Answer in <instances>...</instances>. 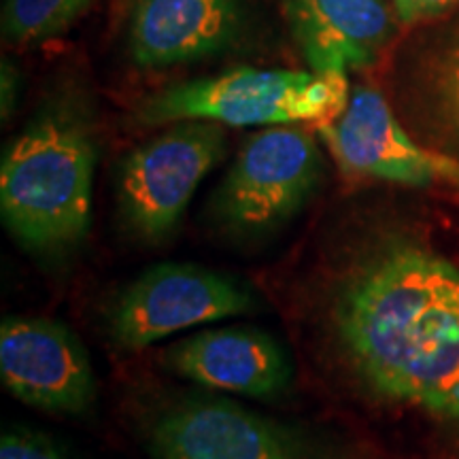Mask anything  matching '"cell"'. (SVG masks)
Here are the masks:
<instances>
[{
  "instance_id": "6da1fadb",
  "label": "cell",
  "mask_w": 459,
  "mask_h": 459,
  "mask_svg": "<svg viewBox=\"0 0 459 459\" xmlns=\"http://www.w3.org/2000/svg\"><path fill=\"white\" fill-rule=\"evenodd\" d=\"M304 347L366 409L459 459V257L412 230L332 221L298 283Z\"/></svg>"
},
{
  "instance_id": "7a4b0ae2",
  "label": "cell",
  "mask_w": 459,
  "mask_h": 459,
  "mask_svg": "<svg viewBox=\"0 0 459 459\" xmlns=\"http://www.w3.org/2000/svg\"><path fill=\"white\" fill-rule=\"evenodd\" d=\"M96 139L79 102L51 100L9 143L0 162V215L17 243L65 257L90 232Z\"/></svg>"
},
{
  "instance_id": "3957f363",
  "label": "cell",
  "mask_w": 459,
  "mask_h": 459,
  "mask_svg": "<svg viewBox=\"0 0 459 459\" xmlns=\"http://www.w3.org/2000/svg\"><path fill=\"white\" fill-rule=\"evenodd\" d=\"M349 99L342 73L238 68L156 91L141 102L136 122L162 126L203 119L237 128L300 122L324 126L341 117Z\"/></svg>"
},
{
  "instance_id": "277c9868",
  "label": "cell",
  "mask_w": 459,
  "mask_h": 459,
  "mask_svg": "<svg viewBox=\"0 0 459 459\" xmlns=\"http://www.w3.org/2000/svg\"><path fill=\"white\" fill-rule=\"evenodd\" d=\"M152 459H364L334 434L213 394L166 400L145 423Z\"/></svg>"
},
{
  "instance_id": "5b68a950",
  "label": "cell",
  "mask_w": 459,
  "mask_h": 459,
  "mask_svg": "<svg viewBox=\"0 0 459 459\" xmlns=\"http://www.w3.org/2000/svg\"><path fill=\"white\" fill-rule=\"evenodd\" d=\"M317 141L296 126H271L243 143L209 200L213 226L230 238H264L302 213L324 179Z\"/></svg>"
},
{
  "instance_id": "8992f818",
  "label": "cell",
  "mask_w": 459,
  "mask_h": 459,
  "mask_svg": "<svg viewBox=\"0 0 459 459\" xmlns=\"http://www.w3.org/2000/svg\"><path fill=\"white\" fill-rule=\"evenodd\" d=\"M223 153L221 124L203 119L172 124L130 152L117 172V213L124 230L141 245H164Z\"/></svg>"
},
{
  "instance_id": "52a82bcc",
  "label": "cell",
  "mask_w": 459,
  "mask_h": 459,
  "mask_svg": "<svg viewBox=\"0 0 459 459\" xmlns=\"http://www.w3.org/2000/svg\"><path fill=\"white\" fill-rule=\"evenodd\" d=\"M260 298L230 274L200 264L162 262L122 287L107 313L113 344L139 351L177 332L257 313Z\"/></svg>"
},
{
  "instance_id": "ba28073f",
  "label": "cell",
  "mask_w": 459,
  "mask_h": 459,
  "mask_svg": "<svg viewBox=\"0 0 459 459\" xmlns=\"http://www.w3.org/2000/svg\"><path fill=\"white\" fill-rule=\"evenodd\" d=\"M0 377L15 400L56 415L82 417L96 402L88 349L66 325L48 317L3 319Z\"/></svg>"
},
{
  "instance_id": "9c48e42d",
  "label": "cell",
  "mask_w": 459,
  "mask_h": 459,
  "mask_svg": "<svg viewBox=\"0 0 459 459\" xmlns=\"http://www.w3.org/2000/svg\"><path fill=\"white\" fill-rule=\"evenodd\" d=\"M317 132L344 172L459 192V160L412 141L377 90H353L341 117L317 126Z\"/></svg>"
},
{
  "instance_id": "30bf717a",
  "label": "cell",
  "mask_w": 459,
  "mask_h": 459,
  "mask_svg": "<svg viewBox=\"0 0 459 459\" xmlns=\"http://www.w3.org/2000/svg\"><path fill=\"white\" fill-rule=\"evenodd\" d=\"M172 375L211 389L255 400H279L294 381V366L271 332L255 325L200 330L162 355Z\"/></svg>"
},
{
  "instance_id": "8fae6325",
  "label": "cell",
  "mask_w": 459,
  "mask_h": 459,
  "mask_svg": "<svg viewBox=\"0 0 459 459\" xmlns=\"http://www.w3.org/2000/svg\"><path fill=\"white\" fill-rule=\"evenodd\" d=\"M243 0H136L130 56L143 68L213 56L237 41Z\"/></svg>"
},
{
  "instance_id": "7c38bea8",
  "label": "cell",
  "mask_w": 459,
  "mask_h": 459,
  "mask_svg": "<svg viewBox=\"0 0 459 459\" xmlns=\"http://www.w3.org/2000/svg\"><path fill=\"white\" fill-rule=\"evenodd\" d=\"M283 13L307 65L321 74L368 66L389 37L378 0H283Z\"/></svg>"
},
{
  "instance_id": "4fadbf2b",
  "label": "cell",
  "mask_w": 459,
  "mask_h": 459,
  "mask_svg": "<svg viewBox=\"0 0 459 459\" xmlns=\"http://www.w3.org/2000/svg\"><path fill=\"white\" fill-rule=\"evenodd\" d=\"M91 0H4L3 34L13 45L49 41L66 30Z\"/></svg>"
},
{
  "instance_id": "5bb4252c",
  "label": "cell",
  "mask_w": 459,
  "mask_h": 459,
  "mask_svg": "<svg viewBox=\"0 0 459 459\" xmlns=\"http://www.w3.org/2000/svg\"><path fill=\"white\" fill-rule=\"evenodd\" d=\"M0 459H68L49 436L26 428H9L0 438Z\"/></svg>"
},
{
  "instance_id": "9a60e30c",
  "label": "cell",
  "mask_w": 459,
  "mask_h": 459,
  "mask_svg": "<svg viewBox=\"0 0 459 459\" xmlns=\"http://www.w3.org/2000/svg\"><path fill=\"white\" fill-rule=\"evenodd\" d=\"M438 91L446 111L451 113V122L459 119V45L445 60L438 79Z\"/></svg>"
},
{
  "instance_id": "2e32d148",
  "label": "cell",
  "mask_w": 459,
  "mask_h": 459,
  "mask_svg": "<svg viewBox=\"0 0 459 459\" xmlns=\"http://www.w3.org/2000/svg\"><path fill=\"white\" fill-rule=\"evenodd\" d=\"M459 0H395V9L404 22H417L423 17L443 13Z\"/></svg>"
},
{
  "instance_id": "e0dca14e",
  "label": "cell",
  "mask_w": 459,
  "mask_h": 459,
  "mask_svg": "<svg viewBox=\"0 0 459 459\" xmlns=\"http://www.w3.org/2000/svg\"><path fill=\"white\" fill-rule=\"evenodd\" d=\"M15 91H17L15 73H13V68L4 65L3 66V119H7L9 115L13 113Z\"/></svg>"
},
{
  "instance_id": "ac0fdd59",
  "label": "cell",
  "mask_w": 459,
  "mask_h": 459,
  "mask_svg": "<svg viewBox=\"0 0 459 459\" xmlns=\"http://www.w3.org/2000/svg\"><path fill=\"white\" fill-rule=\"evenodd\" d=\"M453 124H455V126H457V130H459V119H453Z\"/></svg>"
}]
</instances>
